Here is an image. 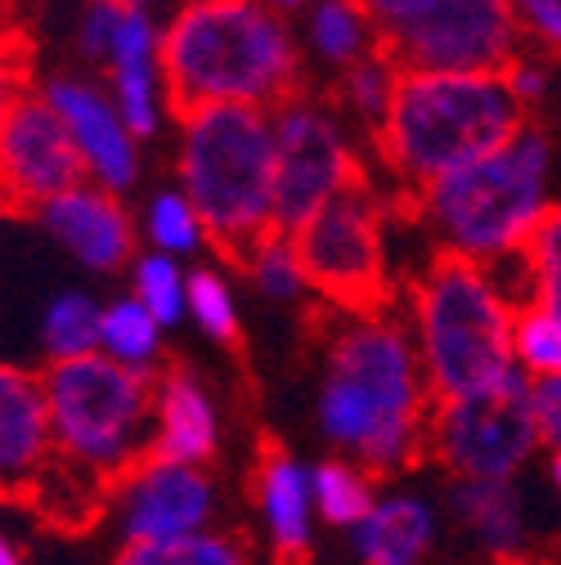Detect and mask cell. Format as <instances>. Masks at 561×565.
I'll return each mask as SVG.
<instances>
[{
    "label": "cell",
    "instance_id": "obj_1",
    "mask_svg": "<svg viewBox=\"0 0 561 565\" xmlns=\"http://www.w3.org/2000/svg\"><path fill=\"white\" fill-rule=\"evenodd\" d=\"M436 399L413 337L387 315H350L328 345L319 386L324 436L360 471L395 476L427 458Z\"/></svg>",
    "mask_w": 561,
    "mask_h": 565
},
{
    "label": "cell",
    "instance_id": "obj_2",
    "mask_svg": "<svg viewBox=\"0 0 561 565\" xmlns=\"http://www.w3.org/2000/svg\"><path fill=\"white\" fill-rule=\"evenodd\" d=\"M167 104L193 108H265L297 95V41L265 0H189L162 28Z\"/></svg>",
    "mask_w": 561,
    "mask_h": 565
},
{
    "label": "cell",
    "instance_id": "obj_3",
    "mask_svg": "<svg viewBox=\"0 0 561 565\" xmlns=\"http://www.w3.org/2000/svg\"><path fill=\"white\" fill-rule=\"evenodd\" d=\"M526 130V108L504 77L404 73L387 121L378 126L382 167L423 193L427 184L489 158Z\"/></svg>",
    "mask_w": 561,
    "mask_h": 565
},
{
    "label": "cell",
    "instance_id": "obj_4",
    "mask_svg": "<svg viewBox=\"0 0 561 565\" xmlns=\"http://www.w3.org/2000/svg\"><path fill=\"white\" fill-rule=\"evenodd\" d=\"M517 301L489 265L436 256L413 282V345L436 404L472 399L517 377Z\"/></svg>",
    "mask_w": 561,
    "mask_h": 565
},
{
    "label": "cell",
    "instance_id": "obj_5",
    "mask_svg": "<svg viewBox=\"0 0 561 565\" xmlns=\"http://www.w3.org/2000/svg\"><path fill=\"white\" fill-rule=\"evenodd\" d=\"M548 135L526 126L489 158L427 184L417 193V206L436 230L445 256L472 265H499L521 256L530 234L548 216Z\"/></svg>",
    "mask_w": 561,
    "mask_h": 565
},
{
    "label": "cell",
    "instance_id": "obj_6",
    "mask_svg": "<svg viewBox=\"0 0 561 565\" xmlns=\"http://www.w3.org/2000/svg\"><path fill=\"white\" fill-rule=\"evenodd\" d=\"M180 193L234 260L274 230V117L265 108H193L180 117Z\"/></svg>",
    "mask_w": 561,
    "mask_h": 565
},
{
    "label": "cell",
    "instance_id": "obj_7",
    "mask_svg": "<svg viewBox=\"0 0 561 565\" xmlns=\"http://www.w3.org/2000/svg\"><path fill=\"white\" fill-rule=\"evenodd\" d=\"M41 386H45L59 458L77 462L82 471L117 489L154 454V431H158L154 373H135L99 350V355L50 364Z\"/></svg>",
    "mask_w": 561,
    "mask_h": 565
},
{
    "label": "cell",
    "instance_id": "obj_8",
    "mask_svg": "<svg viewBox=\"0 0 561 565\" xmlns=\"http://www.w3.org/2000/svg\"><path fill=\"white\" fill-rule=\"evenodd\" d=\"M310 292H324L346 315H382L387 278V221L378 193L356 180L293 234Z\"/></svg>",
    "mask_w": 561,
    "mask_h": 565
},
{
    "label": "cell",
    "instance_id": "obj_9",
    "mask_svg": "<svg viewBox=\"0 0 561 565\" xmlns=\"http://www.w3.org/2000/svg\"><path fill=\"white\" fill-rule=\"evenodd\" d=\"M269 117H274V230L297 234L319 206H328L341 189L364 180V171L328 104L297 90Z\"/></svg>",
    "mask_w": 561,
    "mask_h": 565
},
{
    "label": "cell",
    "instance_id": "obj_10",
    "mask_svg": "<svg viewBox=\"0 0 561 565\" xmlns=\"http://www.w3.org/2000/svg\"><path fill=\"white\" fill-rule=\"evenodd\" d=\"M400 73L504 77L521 50V19L512 0H441L427 14L382 36Z\"/></svg>",
    "mask_w": 561,
    "mask_h": 565
},
{
    "label": "cell",
    "instance_id": "obj_11",
    "mask_svg": "<svg viewBox=\"0 0 561 565\" xmlns=\"http://www.w3.org/2000/svg\"><path fill=\"white\" fill-rule=\"evenodd\" d=\"M539 445L534 408H530V377L517 373L504 386L436 404L427 458L445 462L458 480H508Z\"/></svg>",
    "mask_w": 561,
    "mask_h": 565
},
{
    "label": "cell",
    "instance_id": "obj_12",
    "mask_svg": "<svg viewBox=\"0 0 561 565\" xmlns=\"http://www.w3.org/2000/svg\"><path fill=\"white\" fill-rule=\"evenodd\" d=\"M77 184H86V162L63 117L45 104V95H23L0 117V193L41 211Z\"/></svg>",
    "mask_w": 561,
    "mask_h": 565
},
{
    "label": "cell",
    "instance_id": "obj_13",
    "mask_svg": "<svg viewBox=\"0 0 561 565\" xmlns=\"http://www.w3.org/2000/svg\"><path fill=\"white\" fill-rule=\"evenodd\" d=\"M117 503H121V530L126 543H180L193 534H207L216 508V489L207 480L202 467L167 462V458H145L121 484H117Z\"/></svg>",
    "mask_w": 561,
    "mask_h": 565
},
{
    "label": "cell",
    "instance_id": "obj_14",
    "mask_svg": "<svg viewBox=\"0 0 561 565\" xmlns=\"http://www.w3.org/2000/svg\"><path fill=\"white\" fill-rule=\"evenodd\" d=\"M41 95L63 117L67 135H73V145L86 162V175L108 193L130 189L135 175H139V139L121 121L117 104L104 90H95L86 82H73V77L50 82Z\"/></svg>",
    "mask_w": 561,
    "mask_h": 565
},
{
    "label": "cell",
    "instance_id": "obj_15",
    "mask_svg": "<svg viewBox=\"0 0 561 565\" xmlns=\"http://www.w3.org/2000/svg\"><path fill=\"white\" fill-rule=\"evenodd\" d=\"M108 73H113V104L135 139H149L162 126V28L145 10H121L117 32L108 45Z\"/></svg>",
    "mask_w": 561,
    "mask_h": 565
},
{
    "label": "cell",
    "instance_id": "obj_16",
    "mask_svg": "<svg viewBox=\"0 0 561 565\" xmlns=\"http://www.w3.org/2000/svg\"><path fill=\"white\" fill-rule=\"evenodd\" d=\"M41 225L59 247L73 252L86 269H121L135 256V230L117 193L99 184H77L41 206Z\"/></svg>",
    "mask_w": 561,
    "mask_h": 565
},
{
    "label": "cell",
    "instance_id": "obj_17",
    "mask_svg": "<svg viewBox=\"0 0 561 565\" xmlns=\"http://www.w3.org/2000/svg\"><path fill=\"white\" fill-rule=\"evenodd\" d=\"M54 458V431L41 377L0 364V489L32 493Z\"/></svg>",
    "mask_w": 561,
    "mask_h": 565
},
{
    "label": "cell",
    "instance_id": "obj_18",
    "mask_svg": "<svg viewBox=\"0 0 561 565\" xmlns=\"http://www.w3.org/2000/svg\"><path fill=\"white\" fill-rule=\"evenodd\" d=\"M252 493H256V508L265 512V525L274 539V565H310L315 489H310V476L288 458V449L274 436H265L256 449Z\"/></svg>",
    "mask_w": 561,
    "mask_h": 565
},
{
    "label": "cell",
    "instance_id": "obj_19",
    "mask_svg": "<svg viewBox=\"0 0 561 565\" xmlns=\"http://www.w3.org/2000/svg\"><path fill=\"white\" fill-rule=\"evenodd\" d=\"M216 454V408L207 399L202 382L189 369H167L158 377V431L154 458L202 467Z\"/></svg>",
    "mask_w": 561,
    "mask_h": 565
},
{
    "label": "cell",
    "instance_id": "obj_20",
    "mask_svg": "<svg viewBox=\"0 0 561 565\" xmlns=\"http://www.w3.org/2000/svg\"><path fill=\"white\" fill-rule=\"evenodd\" d=\"M432 534L436 521L423 499H382L356 525V552L364 565H423Z\"/></svg>",
    "mask_w": 561,
    "mask_h": 565
},
{
    "label": "cell",
    "instance_id": "obj_21",
    "mask_svg": "<svg viewBox=\"0 0 561 565\" xmlns=\"http://www.w3.org/2000/svg\"><path fill=\"white\" fill-rule=\"evenodd\" d=\"M454 512L458 521L504 561L521 547V499L508 480H454Z\"/></svg>",
    "mask_w": 561,
    "mask_h": 565
},
{
    "label": "cell",
    "instance_id": "obj_22",
    "mask_svg": "<svg viewBox=\"0 0 561 565\" xmlns=\"http://www.w3.org/2000/svg\"><path fill=\"white\" fill-rule=\"evenodd\" d=\"M310 45L324 63L346 73V67H356L360 58H369L382 45V32L373 28V19L356 0H319L310 10Z\"/></svg>",
    "mask_w": 561,
    "mask_h": 565
},
{
    "label": "cell",
    "instance_id": "obj_23",
    "mask_svg": "<svg viewBox=\"0 0 561 565\" xmlns=\"http://www.w3.org/2000/svg\"><path fill=\"white\" fill-rule=\"evenodd\" d=\"M158 345H162V323L135 297H121V301L104 306L99 350L108 360H117V364H126L135 373H149L154 360H158Z\"/></svg>",
    "mask_w": 561,
    "mask_h": 565
},
{
    "label": "cell",
    "instance_id": "obj_24",
    "mask_svg": "<svg viewBox=\"0 0 561 565\" xmlns=\"http://www.w3.org/2000/svg\"><path fill=\"white\" fill-rule=\"evenodd\" d=\"M99 328H104V310L86 297V292H63L50 301L45 319H41V341L45 355L54 364L63 360H82V355H99Z\"/></svg>",
    "mask_w": 561,
    "mask_h": 565
},
{
    "label": "cell",
    "instance_id": "obj_25",
    "mask_svg": "<svg viewBox=\"0 0 561 565\" xmlns=\"http://www.w3.org/2000/svg\"><path fill=\"white\" fill-rule=\"evenodd\" d=\"M239 265L247 269V278L256 288L274 301H297L310 292V278H306V265H301V252H297V238L284 234V230H269L265 238H256Z\"/></svg>",
    "mask_w": 561,
    "mask_h": 565
},
{
    "label": "cell",
    "instance_id": "obj_26",
    "mask_svg": "<svg viewBox=\"0 0 561 565\" xmlns=\"http://www.w3.org/2000/svg\"><path fill=\"white\" fill-rule=\"evenodd\" d=\"M310 489H315V508L324 512L328 525H360L373 512L369 476L356 462H346V458L319 462L315 476H310Z\"/></svg>",
    "mask_w": 561,
    "mask_h": 565
},
{
    "label": "cell",
    "instance_id": "obj_27",
    "mask_svg": "<svg viewBox=\"0 0 561 565\" xmlns=\"http://www.w3.org/2000/svg\"><path fill=\"white\" fill-rule=\"evenodd\" d=\"M113 565H252L243 539L230 534H193L180 543H139L121 547Z\"/></svg>",
    "mask_w": 561,
    "mask_h": 565
},
{
    "label": "cell",
    "instance_id": "obj_28",
    "mask_svg": "<svg viewBox=\"0 0 561 565\" xmlns=\"http://www.w3.org/2000/svg\"><path fill=\"white\" fill-rule=\"evenodd\" d=\"M400 77H404V73L395 67V58L378 45L369 58H360L356 67H346V77H341V104L378 130V126L387 121L391 104H395Z\"/></svg>",
    "mask_w": 561,
    "mask_h": 565
},
{
    "label": "cell",
    "instance_id": "obj_29",
    "mask_svg": "<svg viewBox=\"0 0 561 565\" xmlns=\"http://www.w3.org/2000/svg\"><path fill=\"white\" fill-rule=\"evenodd\" d=\"M512 360L530 382L561 377V319L543 306H521L512 323Z\"/></svg>",
    "mask_w": 561,
    "mask_h": 565
},
{
    "label": "cell",
    "instance_id": "obj_30",
    "mask_svg": "<svg viewBox=\"0 0 561 565\" xmlns=\"http://www.w3.org/2000/svg\"><path fill=\"white\" fill-rule=\"evenodd\" d=\"M135 301L145 306L162 328L180 323V315L189 310V274H180V265L162 252H149L135 260Z\"/></svg>",
    "mask_w": 561,
    "mask_h": 565
},
{
    "label": "cell",
    "instance_id": "obj_31",
    "mask_svg": "<svg viewBox=\"0 0 561 565\" xmlns=\"http://www.w3.org/2000/svg\"><path fill=\"white\" fill-rule=\"evenodd\" d=\"M521 260L530 274V301L561 319V206H548V216L530 234Z\"/></svg>",
    "mask_w": 561,
    "mask_h": 565
},
{
    "label": "cell",
    "instance_id": "obj_32",
    "mask_svg": "<svg viewBox=\"0 0 561 565\" xmlns=\"http://www.w3.org/2000/svg\"><path fill=\"white\" fill-rule=\"evenodd\" d=\"M145 230H149L154 252H162L171 260L189 256V252H198L207 243V230H202L198 211H193V202L184 193H158L149 202V225Z\"/></svg>",
    "mask_w": 561,
    "mask_h": 565
},
{
    "label": "cell",
    "instance_id": "obj_33",
    "mask_svg": "<svg viewBox=\"0 0 561 565\" xmlns=\"http://www.w3.org/2000/svg\"><path fill=\"white\" fill-rule=\"evenodd\" d=\"M189 315L198 319V328L216 341H234L239 337V306L230 282L212 269H193L189 274Z\"/></svg>",
    "mask_w": 561,
    "mask_h": 565
},
{
    "label": "cell",
    "instance_id": "obj_34",
    "mask_svg": "<svg viewBox=\"0 0 561 565\" xmlns=\"http://www.w3.org/2000/svg\"><path fill=\"white\" fill-rule=\"evenodd\" d=\"M23 86H28V50L19 36L0 32V117L28 95Z\"/></svg>",
    "mask_w": 561,
    "mask_h": 565
},
{
    "label": "cell",
    "instance_id": "obj_35",
    "mask_svg": "<svg viewBox=\"0 0 561 565\" xmlns=\"http://www.w3.org/2000/svg\"><path fill=\"white\" fill-rule=\"evenodd\" d=\"M530 408H534L539 445H552L561 454V377L530 382Z\"/></svg>",
    "mask_w": 561,
    "mask_h": 565
},
{
    "label": "cell",
    "instance_id": "obj_36",
    "mask_svg": "<svg viewBox=\"0 0 561 565\" xmlns=\"http://www.w3.org/2000/svg\"><path fill=\"white\" fill-rule=\"evenodd\" d=\"M521 32L539 36L548 50H561V0H512Z\"/></svg>",
    "mask_w": 561,
    "mask_h": 565
},
{
    "label": "cell",
    "instance_id": "obj_37",
    "mask_svg": "<svg viewBox=\"0 0 561 565\" xmlns=\"http://www.w3.org/2000/svg\"><path fill=\"white\" fill-rule=\"evenodd\" d=\"M356 6L373 19V28L387 36V32H395V28H404L409 19H417V14H427L432 6H441V0H356Z\"/></svg>",
    "mask_w": 561,
    "mask_h": 565
},
{
    "label": "cell",
    "instance_id": "obj_38",
    "mask_svg": "<svg viewBox=\"0 0 561 565\" xmlns=\"http://www.w3.org/2000/svg\"><path fill=\"white\" fill-rule=\"evenodd\" d=\"M117 14L121 10L104 6V0L86 10V19H82V50L91 58H108V45H113V32H117Z\"/></svg>",
    "mask_w": 561,
    "mask_h": 565
},
{
    "label": "cell",
    "instance_id": "obj_39",
    "mask_svg": "<svg viewBox=\"0 0 561 565\" xmlns=\"http://www.w3.org/2000/svg\"><path fill=\"white\" fill-rule=\"evenodd\" d=\"M504 82H508V90H512V99H517L521 108L539 104V99H543V90H548V73H543V63L521 58V54H517V63L504 73Z\"/></svg>",
    "mask_w": 561,
    "mask_h": 565
},
{
    "label": "cell",
    "instance_id": "obj_40",
    "mask_svg": "<svg viewBox=\"0 0 561 565\" xmlns=\"http://www.w3.org/2000/svg\"><path fill=\"white\" fill-rule=\"evenodd\" d=\"M104 6H113V10H145L149 0H104Z\"/></svg>",
    "mask_w": 561,
    "mask_h": 565
},
{
    "label": "cell",
    "instance_id": "obj_41",
    "mask_svg": "<svg viewBox=\"0 0 561 565\" xmlns=\"http://www.w3.org/2000/svg\"><path fill=\"white\" fill-rule=\"evenodd\" d=\"M499 565H552V561H543V556H508Z\"/></svg>",
    "mask_w": 561,
    "mask_h": 565
},
{
    "label": "cell",
    "instance_id": "obj_42",
    "mask_svg": "<svg viewBox=\"0 0 561 565\" xmlns=\"http://www.w3.org/2000/svg\"><path fill=\"white\" fill-rule=\"evenodd\" d=\"M0 565H19V556L10 552V543H6V539H0Z\"/></svg>",
    "mask_w": 561,
    "mask_h": 565
},
{
    "label": "cell",
    "instance_id": "obj_43",
    "mask_svg": "<svg viewBox=\"0 0 561 565\" xmlns=\"http://www.w3.org/2000/svg\"><path fill=\"white\" fill-rule=\"evenodd\" d=\"M265 6H274L278 14H284V10H297V6H301V0H265Z\"/></svg>",
    "mask_w": 561,
    "mask_h": 565
},
{
    "label": "cell",
    "instance_id": "obj_44",
    "mask_svg": "<svg viewBox=\"0 0 561 565\" xmlns=\"http://www.w3.org/2000/svg\"><path fill=\"white\" fill-rule=\"evenodd\" d=\"M552 480H557V484H561V454H557V458H552Z\"/></svg>",
    "mask_w": 561,
    "mask_h": 565
},
{
    "label": "cell",
    "instance_id": "obj_45",
    "mask_svg": "<svg viewBox=\"0 0 561 565\" xmlns=\"http://www.w3.org/2000/svg\"><path fill=\"white\" fill-rule=\"evenodd\" d=\"M0 499H6V489H0Z\"/></svg>",
    "mask_w": 561,
    "mask_h": 565
},
{
    "label": "cell",
    "instance_id": "obj_46",
    "mask_svg": "<svg viewBox=\"0 0 561 565\" xmlns=\"http://www.w3.org/2000/svg\"><path fill=\"white\" fill-rule=\"evenodd\" d=\"M0 6H6V0H0Z\"/></svg>",
    "mask_w": 561,
    "mask_h": 565
}]
</instances>
